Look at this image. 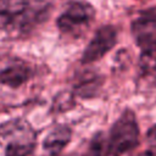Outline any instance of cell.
<instances>
[{"label":"cell","mask_w":156,"mask_h":156,"mask_svg":"<svg viewBox=\"0 0 156 156\" xmlns=\"http://www.w3.org/2000/svg\"><path fill=\"white\" fill-rule=\"evenodd\" d=\"M49 9L45 0H0V30L29 32L48 18Z\"/></svg>","instance_id":"cell-1"},{"label":"cell","mask_w":156,"mask_h":156,"mask_svg":"<svg viewBox=\"0 0 156 156\" xmlns=\"http://www.w3.org/2000/svg\"><path fill=\"white\" fill-rule=\"evenodd\" d=\"M35 144V130L26 119L13 118L0 124V146L5 156H30Z\"/></svg>","instance_id":"cell-2"},{"label":"cell","mask_w":156,"mask_h":156,"mask_svg":"<svg viewBox=\"0 0 156 156\" xmlns=\"http://www.w3.org/2000/svg\"><path fill=\"white\" fill-rule=\"evenodd\" d=\"M139 144V127L133 111L126 110L113 123L106 139L107 156H121Z\"/></svg>","instance_id":"cell-3"},{"label":"cell","mask_w":156,"mask_h":156,"mask_svg":"<svg viewBox=\"0 0 156 156\" xmlns=\"http://www.w3.org/2000/svg\"><path fill=\"white\" fill-rule=\"evenodd\" d=\"M132 34L141 50L143 65L156 67V10H146L132 23Z\"/></svg>","instance_id":"cell-4"},{"label":"cell","mask_w":156,"mask_h":156,"mask_svg":"<svg viewBox=\"0 0 156 156\" xmlns=\"http://www.w3.org/2000/svg\"><path fill=\"white\" fill-rule=\"evenodd\" d=\"M95 10L85 1H73L57 17L56 24L65 34L78 35L94 21Z\"/></svg>","instance_id":"cell-5"},{"label":"cell","mask_w":156,"mask_h":156,"mask_svg":"<svg viewBox=\"0 0 156 156\" xmlns=\"http://www.w3.org/2000/svg\"><path fill=\"white\" fill-rule=\"evenodd\" d=\"M117 43V29L113 26L100 27L93 35V39L87 45L83 55L82 63L89 65L102 58Z\"/></svg>","instance_id":"cell-6"},{"label":"cell","mask_w":156,"mask_h":156,"mask_svg":"<svg viewBox=\"0 0 156 156\" xmlns=\"http://www.w3.org/2000/svg\"><path fill=\"white\" fill-rule=\"evenodd\" d=\"M32 76V69L21 61L6 66L0 71V84L10 88H18L24 84Z\"/></svg>","instance_id":"cell-7"},{"label":"cell","mask_w":156,"mask_h":156,"mask_svg":"<svg viewBox=\"0 0 156 156\" xmlns=\"http://www.w3.org/2000/svg\"><path fill=\"white\" fill-rule=\"evenodd\" d=\"M72 138V132L67 126L52 128L43 141V149L48 156H58Z\"/></svg>","instance_id":"cell-8"},{"label":"cell","mask_w":156,"mask_h":156,"mask_svg":"<svg viewBox=\"0 0 156 156\" xmlns=\"http://www.w3.org/2000/svg\"><path fill=\"white\" fill-rule=\"evenodd\" d=\"M101 77L94 72H83L76 84V93L80 96H91L99 89Z\"/></svg>","instance_id":"cell-9"},{"label":"cell","mask_w":156,"mask_h":156,"mask_svg":"<svg viewBox=\"0 0 156 156\" xmlns=\"http://www.w3.org/2000/svg\"><path fill=\"white\" fill-rule=\"evenodd\" d=\"M83 156H107L106 139L101 133L96 134L91 139V141H90L88 149L85 150V152L83 154Z\"/></svg>","instance_id":"cell-10"},{"label":"cell","mask_w":156,"mask_h":156,"mask_svg":"<svg viewBox=\"0 0 156 156\" xmlns=\"http://www.w3.org/2000/svg\"><path fill=\"white\" fill-rule=\"evenodd\" d=\"M146 139H147V141H149V144H150L151 146H155V147H156V124L152 126V127L147 130V133H146Z\"/></svg>","instance_id":"cell-11"},{"label":"cell","mask_w":156,"mask_h":156,"mask_svg":"<svg viewBox=\"0 0 156 156\" xmlns=\"http://www.w3.org/2000/svg\"><path fill=\"white\" fill-rule=\"evenodd\" d=\"M140 156H154L151 152H149V151H146V152H144V154H141Z\"/></svg>","instance_id":"cell-12"}]
</instances>
